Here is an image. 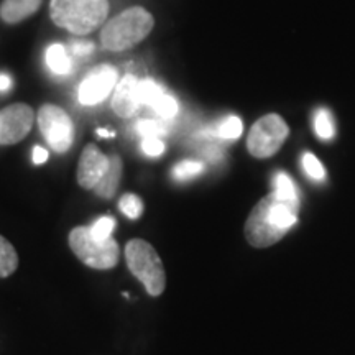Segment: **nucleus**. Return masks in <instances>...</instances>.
Wrapping results in <instances>:
<instances>
[{
	"instance_id": "obj_11",
	"label": "nucleus",
	"mask_w": 355,
	"mask_h": 355,
	"mask_svg": "<svg viewBox=\"0 0 355 355\" xmlns=\"http://www.w3.org/2000/svg\"><path fill=\"white\" fill-rule=\"evenodd\" d=\"M140 79H137L133 74H127V76H123L117 83V86L114 89V112L119 117L128 119L140 109Z\"/></svg>"
},
{
	"instance_id": "obj_6",
	"label": "nucleus",
	"mask_w": 355,
	"mask_h": 355,
	"mask_svg": "<svg viewBox=\"0 0 355 355\" xmlns=\"http://www.w3.org/2000/svg\"><path fill=\"white\" fill-rule=\"evenodd\" d=\"M38 128L55 153L63 155L74 144V123L64 109L55 104H43L37 114Z\"/></svg>"
},
{
	"instance_id": "obj_15",
	"label": "nucleus",
	"mask_w": 355,
	"mask_h": 355,
	"mask_svg": "<svg viewBox=\"0 0 355 355\" xmlns=\"http://www.w3.org/2000/svg\"><path fill=\"white\" fill-rule=\"evenodd\" d=\"M19 268V254L15 247L0 235V278H8Z\"/></svg>"
},
{
	"instance_id": "obj_3",
	"label": "nucleus",
	"mask_w": 355,
	"mask_h": 355,
	"mask_svg": "<svg viewBox=\"0 0 355 355\" xmlns=\"http://www.w3.org/2000/svg\"><path fill=\"white\" fill-rule=\"evenodd\" d=\"M109 0H51L50 17L55 25L76 37L92 33L105 24Z\"/></svg>"
},
{
	"instance_id": "obj_22",
	"label": "nucleus",
	"mask_w": 355,
	"mask_h": 355,
	"mask_svg": "<svg viewBox=\"0 0 355 355\" xmlns=\"http://www.w3.org/2000/svg\"><path fill=\"white\" fill-rule=\"evenodd\" d=\"M273 191H275V193L282 194V196L300 199L298 188H296L295 183H293V180L286 175V173H278V175L275 176Z\"/></svg>"
},
{
	"instance_id": "obj_23",
	"label": "nucleus",
	"mask_w": 355,
	"mask_h": 355,
	"mask_svg": "<svg viewBox=\"0 0 355 355\" xmlns=\"http://www.w3.org/2000/svg\"><path fill=\"white\" fill-rule=\"evenodd\" d=\"M89 229H91V234L94 235L96 239H99V241H107V239L112 237V232L115 229V220L112 217H99L94 224L89 225Z\"/></svg>"
},
{
	"instance_id": "obj_1",
	"label": "nucleus",
	"mask_w": 355,
	"mask_h": 355,
	"mask_svg": "<svg viewBox=\"0 0 355 355\" xmlns=\"http://www.w3.org/2000/svg\"><path fill=\"white\" fill-rule=\"evenodd\" d=\"M300 199L273 193L261 199L248 216L245 237L254 247H270L290 230L298 220Z\"/></svg>"
},
{
	"instance_id": "obj_8",
	"label": "nucleus",
	"mask_w": 355,
	"mask_h": 355,
	"mask_svg": "<svg viewBox=\"0 0 355 355\" xmlns=\"http://www.w3.org/2000/svg\"><path fill=\"white\" fill-rule=\"evenodd\" d=\"M37 114L25 102H15L0 110V145H17L32 130Z\"/></svg>"
},
{
	"instance_id": "obj_14",
	"label": "nucleus",
	"mask_w": 355,
	"mask_h": 355,
	"mask_svg": "<svg viewBox=\"0 0 355 355\" xmlns=\"http://www.w3.org/2000/svg\"><path fill=\"white\" fill-rule=\"evenodd\" d=\"M46 64L56 76H68L73 71V61H71L68 48L61 43L51 44L46 50Z\"/></svg>"
},
{
	"instance_id": "obj_20",
	"label": "nucleus",
	"mask_w": 355,
	"mask_h": 355,
	"mask_svg": "<svg viewBox=\"0 0 355 355\" xmlns=\"http://www.w3.org/2000/svg\"><path fill=\"white\" fill-rule=\"evenodd\" d=\"M162 94H165V91H163V87L159 86L158 83L152 81V79H144V81H140L141 105H148V107H152Z\"/></svg>"
},
{
	"instance_id": "obj_16",
	"label": "nucleus",
	"mask_w": 355,
	"mask_h": 355,
	"mask_svg": "<svg viewBox=\"0 0 355 355\" xmlns=\"http://www.w3.org/2000/svg\"><path fill=\"white\" fill-rule=\"evenodd\" d=\"M314 132L322 140H331L334 137V122H332V115L327 109H318L314 114Z\"/></svg>"
},
{
	"instance_id": "obj_17",
	"label": "nucleus",
	"mask_w": 355,
	"mask_h": 355,
	"mask_svg": "<svg viewBox=\"0 0 355 355\" xmlns=\"http://www.w3.org/2000/svg\"><path fill=\"white\" fill-rule=\"evenodd\" d=\"M204 171V163L196 162V159H184L180 162L173 168L171 175L176 181H189L196 178Z\"/></svg>"
},
{
	"instance_id": "obj_18",
	"label": "nucleus",
	"mask_w": 355,
	"mask_h": 355,
	"mask_svg": "<svg viewBox=\"0 0 355 355\" xmlns=\"http://www.w3.org/2000/svg\"><path fill=\"white\" fill-rule=\"evenodd\" d=\"M243 123L241 117L237 115H229L227 119H224L217 127V135L224 140H235L242 135Z\"/></svg>"
},
{
	"instance_id": "obj_5",
	"label": "nucleus",
	"mask_w": 355,
	"mask_h": 355,
	"mask_svg": "<svg viewBox=\"0 0 355 355\" xmlns=\"http://www.w3.org/2000/svg\"><path fill=\"white\" fill-rule=\"evenodd\" d=\"M69 248L89 268L110 270L119 263L121 248L112 237L99 241L91 234L89 225H79L69 232Z\"/></svg>"
},
{
	"instance_id": "obj_13",
	"label": "nucleus",
	"mask_w": 355,
	"mask_h": 355,
	"mask_svg": "<svg viewBox=\"0 0 355 355\" xmlns=\"http://www.w3.org/2000/svg\"><path fill=\"white\" fill-rule=\"evenodd\" d=\"M122 171H123L122 158L119 157V155H110L107 171H105V175L102 176L99 184L92 189L96 193V196H99L102 199H112L115 196V193H117L119 184H121Z\"/></svg>"
},
{
	"instance_id": "obj_25",
	"label": "nucleus",
	"mask_w": 355,
	"mask_h": 355,
	"mask_svg": "<svg viewBox=\"0 0 355 355\" xmlns=\"http://www.w3.org/2000/svg\"><path fill=\"white\" fill-rule=\"evenodd\" d=\"M137 132H139L144 139H150V137H158L159 139V135L166 133V128L158 121H140L137 123Z\"/></svg>"
},
{
	"instance_id": "obj_19",
	"label": "nucleus",
	"mask_w": 355,
	"mask_h": 355,
	"mask_svg": "<svg viewBox=\"0 0 355 355\" xmlns=\"http://www.w3.org/2000/svg\"><path fill=\"white\" fill-rule=\"evenodd\" d=\"M119 207L122 214L132 220H137L144 214V201L137 194H123L119 201Z\"/></svg>"
},
{
	"instance_id": "obj_24",
	"label": "nucleus",
	"mask_w": 355,
	"mask_h": 355,
	"mask_svg": "<svg viewBox=\"0 0 355 355\" xmlns=\"http://www.w3.org/2000/svg\"><path fill=\"white\" fill-rule=\"evenodd\" d=\"M303 168L311 180L314 181H322L326 178V171H324L322 163L311 153H304L303 157Z\"/></svg>"
},
{
	"instance_id": "obj_29",
	"label": "nucleus",
	"mask_w": 355,
	"mask_h": 355,
	"mask_svg": "<svg viewBox=\"0 0 355 355\" xmlns=\"http://www.w3.org/2000/svg\"><path fill=\"white\" fill-rule=\"evenodd\" d=\"M12 87V79L7 74H0V91H8Z\"/></svg>"
},
{
	"instance_id": "obj_7",
	"label": "nucleus",
	"mask_w": 355,
	"mask_h": 355,
	"mask_svg": "<svg viewBox=\"0 0 355 355\" xmlns=\"http://www.w3.org/2000/svg\"><path fill=\"white\" fill-rule=\"evenodd\" d=\"M288 125L277 114H268L257 121L248 133V152L255 158H268L282 148L288 137Z\"/></svg>"
},
{
	"instance_id": "obj_9",
	"label": "nucleus",
	"mask_w": 355,
	"mask_h": 355,
	"mask_svg": "<svg viewBox=\"0 0 355 355\" xmlns=\"http://www.w3.org/2000/svg\"><path fill=\"white\" fill-rule=\"evenodd\" d=\"M119 73L114 66L101 64L97 66L83 79L78 89V99L83 105H97L107 99L110 92L117 86Z\"/></svg>"
},
{
	"instance_id": "obj_26",
	"label": "nucleus",
	"mask_w": 355,
	"mask_h": 355,
	"mask_svg": "<svg viewBox=\"0 0 355 355\" xmlns=\"http://www.w3.org/2000/svg\"><path fill=\"white\" fill-rule=\"evenodd\" d=\"M141 152H144L146 157L157 158L159 155L165 152V144L158 139V137H150V139H144L141 141Z\"/></svg>"
},
{
	"instance_id": "obj_21",
	"label": "nucleus",
	"mask_w": 355,
	"mask_h": 355,
	"mask_svg": "<svg viewBox=\"0 0 355 355\" xmlns=\"http://www.w3.org/2000/svg\"><path fill=\"white\" fill-rule=\"evenodd\" d=\"M152 109L159 115V117L165 119V121H168V119H175L178 110H180L175 97L166 94V92L158 97V101L152 105Z\"/></svg>"
},
{
	"instance_id": "obj_12",
	"label": "nucleus",
	"mask_w": 355,
	"mask_h": 355,
	"mask_svg": "<svg viewBox=\"0 0 355 355\" xmlns=\"http://www.w3.org/2000/svg\"><path fill=\"white\" fill-rule=\"evenodd\" d=\"M43 0H2L0 19L7 25H17L35 15L42 7Z\"/></svg>"
},
{
	"instance_id": "obj_30",
	"label": "nucleus",
	"mask_w": 355,
	"mask_h": 355,
	"mask_svg": "<svg viewBox=\"0 0 355 355\" xmlns=\"http://www.w3.org/2000/svg\"><path fill=\"white\" fill-rule=\"evenodd\" d=\"M97 135H99V137H112L114 133L104 130V128H99V130H97Z\"/></svg>"
},
{
	"instance_id": "obj_28",
	"label": "nucleus",
	"mask_w": 355,
	"mask_h": 355,
	"mask_svg": "<svg viewBox=\"0 0 355 355\" xmlns=\"http://www.w3.org/2000/svg\"><path fill=\"white\" fill-rule=\"evenodd\" d=\"M48 159V152L43 146H35L33 148V163L35 165H43Z\"/></svg>"
},
{
	"instance_id": "obj_10",
	"label": "nucleus",
	"mask_w": 355,
	"mask_h": 355,
	"mask_svg": "<svg viewBox=\"0 0 355 355\" xmlns=\"http://www.w3.org/2000/svg\"><path fill=\"white\" fill-rule=\"evenodd\" d=\"M109 168V157L101 152L96 144H89L83 150L81 158L78 163L76 180L83 189L92 191L99 184L102 176L105 175Z\"/></svg>"
},
{
	"instance_id": "obj_2",
	"label": "nucleus",
	"mask_w": 355,
	"mask_h": 355,
	"mask_svg": "<svg viewBox=\"0 0 355 355\" xmlns=\"http://www.w3.org/2000/svg\"><path fill=\"white\" fill-rule=\"evenodd\" d=\"M153 15L144 7L127 8L105 21L101 30V44L109 51H125L152 33Z\"/></svg>"
},
{
	"instance_id": "obj_27",
	"label": "nucleus",
	"mask_w": 355,
	"mask_h": 355,
	"mask_svg": "<svg viewBox=\"0 0 355 355\" xmlns=\"http://www.w3.org/2000/svg\"><path fill=\"white\" fill-rule=\"evenodd\" d=\"M94 50V44L91 42H73L71 43V51L76 56H87Z\"/></svg>"
},
{
	"instance_id": "obj_4",
	"label": "nucleus",
	"mask_w": 355,
	"mask_h": 355,
	"mask_svg": "<svg viewBox=\"0 0 355 355\" xmlns=\"http://www.w3.org/2000/svg\"><path fill=\"white\" fill-rule=\"evenodd\" d=\"M127 266L133 277L145 286L150 296H159L165 291L166 273L157 250L141 239H133L125 247Z\"/></svg>"
}]
</instances>
